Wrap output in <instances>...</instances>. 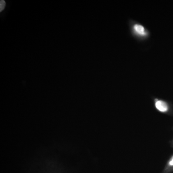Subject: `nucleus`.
Wrapping results in <instances>:
<instances>
[{
    "label": "nucleus",
    "mask_w": 173,
    "mask_h": 173,
    "mask_svg": "<svg viewBox=\"0 0 173 173\" xmlns=\"http://www.w3.org/2000/svg\"><path fill=\"white\" fill-rule=\"evenodd\" d=\"M155 106L158 110L162 112L167 111L168 110L167 104L162 100H157L155 103Z\"/></svg>",
    "instance_id": "f257e3e1"
},
{
    "label": "nucleus",
    "mask_w": 173,
    "mask_h": 173,
    "mask_svg": "<svg viewBox=\"0 0 173 173\" xmlns=\"http://www.w3.org/2000/svg\"><path fill=\"white\" fill-rule=\"evenodd\" d=\"M169 164H170V165H173V158L171 161H170V162H169Z\"/></svg>",
    "instance_id": "20e7f679"
},
{
    "label": "nucleus",
    "mask_w": 173,
    "mask_h": 173,
    "mask_svg": "<svg viewBox=\"0 0 173 173\" xmlns=\"http://www.w3.org/2000/svg\"><path fill=\"white\" fill-rule=\"evenodd\" d=\"M134 30L136 32L141 35H145L146 34L145 28L143 26L140 25H135L134 26Z\"/></svg>",
    "instance_id": "f03ea898"
},
{
    "label": "nucleus",
    "mask_w": 173,
    "mask_h": 173,
    "mask_svg": "<svg viewBox=\"0 0 173 173\" xmlns=\"http://www.w3.org/2000/svg\"><path fill=\"white\" fill-rule=\"evenodd\" d=\"M6 5V3L5 1L3 0H1L0 1V11L2 12L3 11V10L5 9V7Z\"/></svg>",
    "instance_id": "7ed1b4c3"
}]
</instances>
